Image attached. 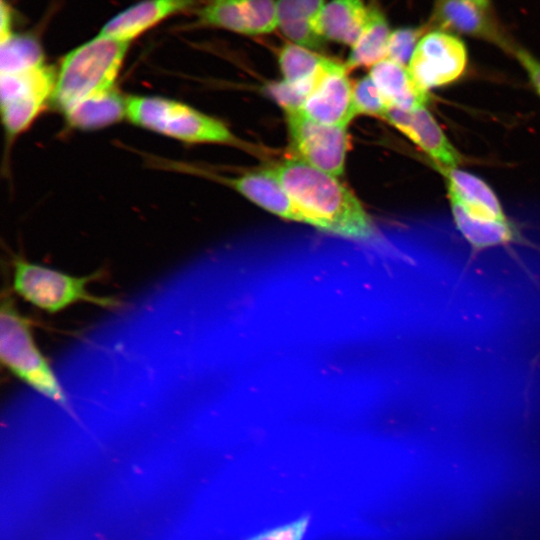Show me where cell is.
<instances>
[{"label": "cell", "mask_w": 540, "mask_h": 540, "mask_svg": "<svg viewBox=\"0 0 540 540\" xmlns=\"http://www.w3.org/2000/svg\"><path fill=\"white\" fill-rule=\"evenodd\" d=\"M296 204L322 231L352 240L369 241L375 226L358 198L336 176L291 158L269 168Z\"/></svg>", "instance_id": "obj_1"}, {"label": "cell", "mask_w": 540, "mask_h": 540, "mask_svg": "<svg viewBox=\"0 0 540 540\" xmlns=\"http://www.w3.org/2000/svg\"><path fill=\"white\" fill-rule=\"evenodd\" d=\"M129 45L98 34L63 57L56 69L52 97L63 115L86 100L117 89Z\"/></svg>", "instance_id": "obj_2"}, {"label": "cell", "mask_w": 540, "mask_h": 540, "mask_svg": "<svg viewBox=\"0 0 540 540\" xmlns=\"http://www.w3.org/2000/svg\"><path fill=\"white\" fill-rule=\"evenodd\" d=\"M0 357L2 364L16 378L69 409L67 394L35 341L32 320L18 310L9 293L3 295L1 303Z\"/></svg>", "instance_id": "obj_3"}, {"label": "cell", "mask_w": 540, "mask_h": 540, "mask_svg": "<svg viewBox=\"0 0 540 540\" xmlns=\"http://www.w3.org/2000/svg\"><path fill=\"white\" fill-rule=\"evenodd\" d=\"M12 268L13 292L47 313H58L76 303L110 310L123 306L117 297L95 295L88 290L91 283L105 276L103 270L77 277L18 257Z\"/></svg>", "instance_id": "obj_4"}, {"label": "cell", "mask_w": 540, "mask_h": 540, "mask_svg": "<svg viewBox=\"0 0 540 540\" xmlns=\"http://www.w3.org/2000/svg\"><path fill=\"white\" fill-rule=\"evenodd\" d=\"M126 118L134 125L189 144H231L235 138L220 120L178 100L129 95Z\"/></svg>", "instance_id": "obj_5"}, {"label": "cell", "mask_w": 540, "mask_h": 540, "mask_svg": "<svg viewBox=\"0 0 540 540\" xmlns=\"http://www.w3.org/2000/svg\"><path fill=\"white\" fill-rule=\"evenodd\" d=\"M56 70L44 63L0 73L2 123L10 138L27 130L52 101Z\"/></svg>", "instance_id": "obj_6"}, {"label": "cell", "mask_w": 540, "mask_h": 540, "mask_svg": "<svg viewBox=\"0 0 540 540\" xmlns=\"http://www.w3.org/2000/svg\"><path fill=\"white\" fill-rule=\"evenodd\" d=\"M467 62V49L460 38L444 30H433L422 36L407 68L416 84L429 92L457 81Z\"/></svg>", "instance_id": "obj_7"}, {"label": "cell", "mask_w": 540, "mask_h": 540, "mask_svg": "<svg viewBox=\"0 0 540 540\" xmlns=\"http://www.w3.org/2000/svg\"><path fill=\"white\" fill-rule=\"evenodd\" d=\"M285 114L296 158L333 176L342 175L348 150L346 127L316 122L300 111Z\"/></svg>", "instance_id": "obj_8"}, {"label": "cell", "mask_w": 540, "mask_h": 540, "mask_svg": "<svg viewBox=\"0 0 540 540\" xmlns=\"http://www.w3.org/2000/svg\"><path fill=\"white\" fill-rule=\"evenodd\" d=\"M347 72L345 64L330 59L300 112L322 124L347 127L357 115Z\"/></svg>", "instance_id": "obj_9"}, {"label": "cell", "mask_w": 540, "mask_h": 540, "mask_svg": "<svg viewBox=\"0 0 540 540\" xmlns=\"http://www.w3.org/2000/svg\"><path fill=\"white\" fill-rule=\"evenodd\" d=\"M384 119L420 148L436 168H455L463 162L462 154L426 106L413 110L389 108Z\"/></svg>", "instance_id": "obj_10"}, {"label": "cell", "mask_w": 540, "mask_h": 540, "mask_svg": "<svg viewBox=\"0 0 540 540\" xmlns=\"http://www.w3.org/2000/svg\"><path fill=\"white\" fill-rule=\"evenodd\" d=\"M195 3L196 0H142L113 16L99 34L131 43L163 20L188 10Z\"/></svg>", "instance_id": "obj_11"}, {"label": "cell", "mask_w": 540, "mask_h": 540, "mask_svg": "<svg viewBox=\"0 0 540 540\" xmlns=\"http://www.w3.org/2000/svg\"><path fill=\"white\" fill-rule=\"evenodd\" d=\"M444 176L451 206H456L469 217L506 221L500 201L483 180L458 167H438Z\"/></svg>", "instance_id": "obj_12"}, {"label": "cell", "mask_w": 540, "mask_h": 540, "mask_svg": "<svg viewBox=\"0 0 540 540\" xmlns=\"http://www.w3.org/2000/svg\"><path fill=\"white\" fill-rule=\"evenodd\" d=\"M226 182L247 199L283 219L310 225V220L269 169L247 172Z\"/></svg>", "instance_id": "obj_13"}, {"label": "cell", "mask_w": 540, "mask_h": 540, "mask_svg": "<svg viewBox=\"0 0 540 540\" xmlns=\"http://www.w3.org/2000/svg\"><path fill=\"white\" fill-rule=\"evenodd\" d=\"M369 75L389 108L413 110L426 106L429 100L428 92L416 84L407 66L385 58L371 67Z\"/></svg>", "instance_id": "obj_14"}, {"label": "cell", "mask_w": 540, "mask_h": 540, "mask_svg": "<svg viewBox=\"0 0 540 540\" xmlns=\"http://www.w3.org/2000/svg\"><path fill=\"white\" fill-rule=\"evenodd\" d=\"M483 10L467 0H437L435 19L444 29L488 40L508 51L512 43L501 34Z\"/></svg>", "instance_id": "obj_15"}, {"label": "cell", "mask_w": 540, "mask_h": 540, "mask_svg": "<svg viewBox=\"0 0 540 540\" xmlns=\"http://www.w3.org/2000/svg\"><path fill=\"white\" fill-rule=\"evenodd\" d=\"M324 6V0H277L278 27L294 44L320 50L325 40L317 24Z\"/></svg>", "instance_id": "obj_16"}, {"label": "cell", "mask_w": 540, "mask_h": 540, "mask_svg": "<svg viewBox=\"0 0 540 540\" xmlns=\"http://www.w3.org/2000/svg\"><path fill=\"white\" fill-rule=\"evenodd\" d=\"M370 8L363 0H331L325 4L317 24L324 40L353 46L361 35Z\"/></svg>", "instance_id": "obj_17"}, {"label": "cell", "mask_w": 540, "mask_h": 540, "mask_svg": "<svg viewBox=\"0 0 540 540\" xmlns=\"http://www.w3.org/2000/svg\"><path fill=\"white\" fill-rule=\"evenodd\" d=\"M126 99L118 89L86 100L64 114L73 128L92 131L101 129L126 118Z\"/></svg>", "instance_id": "obj_18"}, {"label": "cell", "mask_w": 540, "mask_h": 540, "mask_svg": "<svg viewBox=\"0 0 540 540\" xmlns=\"http://www.w3.org/2000/svg\"><path fill=\"white\" fill-rule=\"evenodd\" d=\"M391 30L385 16L377 8H370L368 21L351 47L346 68L372 67L387 56Z\"/></svg>", "instance_id": "obj_19"}, {"label": "cell", "mask_w": 540, "mask_h": 540, "mask_svg": "<svg viewBox=\"0 0 540 540\" xmlns=\"http://www.w3.org/2000/svg\"><path fill=\"white\" fill-rule=\"evenodd\" d=\"M457 229L474 251L504 246L516 242L519 235L508 220L488 221L469 217L456 206H451Z\"/></svg>", "instance_id": "obj_20"}, {"label": "cell", "mask_w": 540, "mask_h": 540, "mask_svg": "<svg viewBox=\"0 0 540 540\" xmlns=\"http://www.w3.org/2000/svg\"><path fill=\"white\" fill-rule=\"evenodd\" d=\"M329 60L294 43L284 45L278 55L283 80L296 84L317 83Z\"/></svg>", "instance_id": "obj_21"}, {"label": "cell", "mask_w": 540, "mask_h": 540, "mask_svg": "<svg viewBox=\"0 0 540 540\" xmlns=\"http://www.w3.org/2000/svg\"><path fill=\"white\" fill-rule=\"evenodd\" d=\"M201 26L250 35L246 0H207L197 10Z\"/></svg>", "instance_id": "obj_22"}, {"label": "cell", "mask_w": 540, "mask_h": 540, "mask_svg": "<svg viewBox=\"0 0 540 540\" xmlns=\"http://www.w3.org/2000/svg\"><path fill=\"white\" fill-rule=\"evenodd\" d=\"M44 63L42 47L33 36L12 32L0 39V73L19 71Z\"/></svg>", "instance_id": "obj_23"}, {"label": "cell", "mask_w": 540, "mask_h": 540, "mask_svg": "<svg viewBox=\"0 0 540 540\" xmlns=\"http://www.w3.org/2000/svg\"><path fill=\"white\" fill-rule=\"evenodd\" d=\"M353 99L357 115L365 114L384 119L389 109L369 74L353 85Z\"/></svg>", "instance_id": "obj_24"}, {"label": "cell", "mask_w": 540, "mask_h": 540, "mask_svg": "<svg viewBox=\"0 0 540 540\" xmlns=\"http://www.w3.org/2000/svg\"><path fill=\"white\" fill-rule=\"evenodd\" d=\"M424 34L425 29L423 28L406 27L392 31L386 58L408 66L412 54Z\"/></svg>", "instance_id": "obj_25"}, {"label": "cell", "mask_w": 540, "mask_h": 540, "mask_svg": "<svg viewBox=\"0 0 540 540\" xmlns=\"http://www.w3.org/2000/svg\"><path fill=\"white\" fill-rule=\"evenodd\" d=\"M250 35L267 34L278 27L277 0H246Z\"/></svg>", "instance_id": "obj_26"}, {"label": "cell", "mask_w": 540, "mask_h": 540, "mask_svg": "<svg viewBox=\"0 0 540 540\" xmlns=\"http://www.w3.org/2000/svg\"><path fill=\"white\" fill-rule=\"evenodd\" d=\"M307 528L308 519L300 518L271 530L261 532L249 540H303Z\"/></svg>", "instance_id": "obj_27"}, {"label": "cell", "mask_w": 540, "mask_h": 540, "mask_svg": "<svg viewBox=\"0 0 540 540\" xmlns=\"http://www.w3.org/2000/svg\"><path fill=\"white\" fill-rule=\"evenodd\" d=\"M508 52H511L516 60L520 63L527 74L530 84L540 97V60L534 57L527 50L513 44L509 48Z\"/></svg>", "instance_id": "obj_28"}, {"label": "cell", "mask_w": 540, "mask_h": 540, "mask_svg": "<svg viewBox=\"0 0 540 540\" xmlns=\"http://www.w3.org/2000/svg\"><path fill=\"white\" fill-rule=\"evenodd\" d=\"M0 19V39H3L13 32L11 11L4 0L0 4Z\"/></svg>", "instance_id": "obj_29"}, {"label": "cell", "mask_w": 540, "mask_h": 540, "mask_svg": "<svg viewBox=\"0 0 540 540\" xmlns=\"http://www.w3.org/2000/svg\"><path fill=\"white\" fill-rule=\"evenodd\" d=\"M467 1L474 3L475 5L479 6L480 8L484 10L487 9L489 5V0H467Z\"/></svg>", "instance_id": "obj_30"}]
</instances>
